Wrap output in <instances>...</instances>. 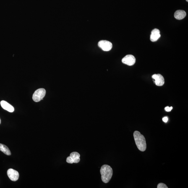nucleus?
Segmentation results:
<instances>
[{"label":"nucleus","instance_id":"nucleus-1","mask_svg":"<svg viewBox=\"0 0 188 188\" xmlns=\"http://www.w3.org/2000/svg\"><path fill=\"white\" fill-rule=\"evenodd\" d=\"M134 136L136 145L138 150L142 152L146 150V141L144 136L138 131H136L134 133Z\"/></svg>","mask_w":188,"mask_h":188},{"label":"nucleus","instance_id":"nucleus-2","mask_svg":"<svg viewBox=\"0 0 188 188\" xmlns=\"http://www.w3.org/2000/svg\"><path fill=\"white\" fill-rule=\"evenodd\" d=\"M102 181L105 183L109 182L113 176L112 169L109 165L105 164L101 167L100 170Z\"/></svg>","mask_w":188,"mask_h":188},{"label":"nucleus","instance_id":"nucleus-3","mask_svg":"<svg viewBox=\"0 0 188 188\" xmlns=\"http://www.w3.org/2000/svg\"><path fill=\"white\" fill-rule=\"evenodd\" d=\"M46 93V90L44 89H37L33 94L32 99L35 102H39L44 98Z\"/></svg>","mask_w":188,"mask_h":188},{"label":"nucleus","instance_id":"nucleus-4","mask_svg":"<svg viewBox=\"0 0 188 188\" xmlns=\"http://www.w3.org/2000/svg\"><path fill=\"white\" fill-rule=\"evenodd\" d=\"M80 154L78 152H73L70 154V156L67 157L66 162L70 164L78 163L80 161Z\"/></svg>","mask_w":188,"mask_h":188},{"label":"nucleus","instance_id":"nucleus-5","mask_svg":"<svg viewBox=\"0 0 188 188\" xmlns=\"http://www.w3.org/2000/svg\"><path fill=\"white\" fill-rule=\"evenodd\" d=\"M98 45L99 48L105 51H110L113 46L111 42L106 40H102L99 41Z\"/></svg>","mask_w":188,"mask_h":188},{"label":"nucleus","instance_id":"nucleus-6","mask_svg":"<svg viewBox=\"0 0 188 188\" xmlns=\"http://www.w3.org/2000/svg\"><path fill=\"white\" fill-rule=\"evenodd\" d=\"M136 58L132 55H127L123 58L122 62L129 66L133 65L136 62Z\"/></svg>","mask_w":188,"mask_h":188},{"label":"nucleus","instance_id":"nucleus-7","mask_svg":"<svg viewBox=\"0 0 188 188\" xmlns=\"http://www.w3.org/2000/svg\"><path fill=\"white\" fill-rule=\"evenodd\" d=\"M152 78L154 79L155 83L158 86H162L164 83V79L161 74H154L152 75Z\"/></svg>","mask_w":188,"mask_h":188},{"label":"nucleus","instance_id":"nucleus-8","mask_svg":"<svg viewBox=\"0 0 188 188\" xmlns=\"http://www.w3.org/2000/svg\"><path fill=\"white\" fill-rule=\"evenodd\" d=\"M7 175L11 181H16L19 179V173L17 171L12 169H9L7 171Z\"/></svg>","mask_w":188,"mask_h":188},{"label":"nucleus","instance_id":"nucleus-9","mask_svg":"<svg viewBox=\"0 0 188 188\" xmlns=\"http://www.w3.org/2000/svg\"><path fill=\"white\" fill-rule=\"evenodd\" d=\"M161 37L160 31L158 29H154L152 31L150 36V40L152 42H155Z\"/></svg>","mask_w":188,"mask_h":188},{"label":"nucleus","instance_id":"nucleus-10","mask_svg":"<svg viewBox=\"0 0 188 188\" xmlns=\"http://www.w3.org/2000/svg\"><path fill=\"white\" fill-rule=\"evenodd\" d=\"M1 105L3 109L9 112H13L14 111L13 107L5 101L3 100V101H1Z\"/></svg>","mask_w":188,"mask_h":188},{"label":"nucleus","instance_id":"nucleus-11","mask_svg":"<svg viewBox=\"0 0 188 188\" xmlns=\"http://www.w3.org/2000/svg\"><path fill=\"white\" fill-rule=\"evenodd\" d=\"M186 15L185 11L182 10H178L175 13L174 17L178 20H182L184 18Z\"/></svg>","mask_w":188,"mask_h":188},{"label":"nucleus","instance_id":"nucleus-12","mask_svg":"<svg viewBox=\"0 0 188 188\" xmlns=\"http://www.w3.org/2000/svg\"><path fill=\"white\" fill-rule=\"evenodd\" d=\"M0 150L6 155H11L10 150L7 146L4 144H0Z\"/></svg>","mask_w":188,"mask_h":188},{"label":"nucleus","instance_id":"nucleus-13","mask_svg":"<svg viewBox=\"0 0 188 188\" xmlns=\"http://www.w3.org/2000/svg\"><path fill=\"white\" fill-rule=\"evenodd\" d=\"M158 188H168V186H167L166 184H164L163 183H160L158 184V186H157Z\"/></svg>","mask_w":188,"mask_h":188},{"label":"nucleus","instance_id":"nucleus-14","mask_svg":"<svg viewBox=\"0 0 188 188\" xmlns=\"http://www.w3.org/2000/svg\"><path fill=\"white\" fill-rule=\"evenodd\" d=\"M173 107H169L167 106L165 108V110L166 111L169 112L171 111L172 109H173Z\"/></svg>","mask_w":188,"mask_h":188},{"label":"nucleus","instance_id":"nucleus-15","mask_svg":"<svg viewBox=\"0 0 188 188\" xmlns=\"http://www.w3.org/2000/svg\"><path fill=\"white\" fill-rule=\"evenodd\" d=\"M162 120L164 122L167 123L168 120V117H164L162 119Z\"/></svg>","mask_w":188,"mask_h":188},{"label":"nucleus","instance_id":"nucleus-16","mask_svg":"<svg viewBox=\"0 0 188 188\" xmlns=\"http://www.w3.org/2000/svg\"><path fill=\"white\" fill-rule=\"evenodd\" d=\"M1 119H0V124H1Z\"/></svg>","mask_w":188,"mask_h":188},{"label":"nucleus","instance_id":"nucleus-17","mask_svg":"<svg viewBox=\"0 0 188 188\" xmlns=\"http://www.w3.org/2000/svg\"><path fill=\"white\" fill-rule=\"evenodd\" d=\"M186 1H187V2H188V0H186Z\"/></svg>","mask_w":188,"mask_h":188}]
</instances>
